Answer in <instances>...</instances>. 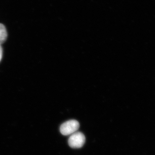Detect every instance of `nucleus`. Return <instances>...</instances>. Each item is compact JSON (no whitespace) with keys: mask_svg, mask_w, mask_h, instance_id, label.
I'll use <instances>...</instances> for the list:
<instances>
[{"mask_svg":"<svg viewBox=\"0 0 155 155\" xmlns=\"http://www.w3.org/2000/svg\"><path fill=\"white\" fill-rule=\"evenodd\" d=\"M79 126V122L77 120H69L61 125L60 127V132L64 135H71L77 131Z\"/></svg>","mask_w":155,"mask_h":155,"instance_id":"obj_1","label":"nucleus"},{"mask_svg":"<svg viewBox=\"0 0 155 155\" xmlns=\"http://www.w3.org/2000/svg\"><path fill=\"white\" fill-rule=\"evenodd\" d=\"M85 142L84 134L81 132L76 131L71 134L68 139V144L72 148L82 147Z\"/></svg>","mask_w":155,"mask_h":155,"instance_id":"obj_2","label":"nucleus"},{"mask_svg":"<svg viewBox=\"0 0 155 155\" xmlns=\"http://www.w3.org/2000/svg\"><path fill=\"white\" fill-rule=\"evenodd\" d=\"M8 37V33L5 26L0 23V45L6 41Z\"/></svg>","mask_w":155,"mask_h":155,"instance_id":"obj_3","label":"nucleus"},{"mask_svg":"<svg viewBox=\"0 0 155 155\" xmlns=\"http://www.w3.org/2000/svg\"><path fill=\"white\" fill-rule=\"evenodd\" d=\"M3 55V49L1 45H0V62L2 60V58Z\"/></svg>","mask_w":155,"mask_h":155,"instance_id":"obj_4","label":"nucleus"}]
</instances>
